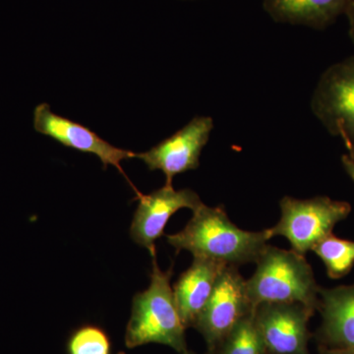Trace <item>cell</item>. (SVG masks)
Listing matches in <instances>:
<instances>
[{
  "label": "cell",
  "mask_w": 354,
  "mask_h": 354,
  "mask_svg": "<svg viewBox=\"0 0 354 354\" xmlns=\"http://www.w3.org/2000/svg\"><path fill=\"white\" fill-rule=\"evenodd\" d=\"M167 241L176 252L186 250L194 258H202L239 268L256 263L271 239L269 230L247 232L235 225L223 206L203 204L180 232L167 234Z\"/></svg>",
  "instance_id": "6da1fadb"
},
{
  "label": "cell",
  "mask_w": 354,
  "mask_h": 354,
  "mask_svg": "<svg viewBox=\"0 0 354 354\" xmlns=\"http://www.w3.org/2000/svg\"><path fill=\"white\" fill-rule=\"evenodd\" d=\"M246 281L253 308L264 304H300L312 312L319 308L320 286L311 266L293 250L268 245Z\"/></svg>",
  "instance_id": "7a4b0ae2"
},
{
  "label": "cell",
  "mask_w": 354,
  "mask_h": 354,
  "mask_svg": "<svg viewBox=\"0 0 354 354\" xmlns=\"http://www.w3.org/2000/svg\"><path fill=\"white\" fill-rule=\"evenodd\" d=\"M150 286L133 298L131 318L128 322L125 344L134 348L147 344H160L186 351L185 326L177 310L171 279L174 270L162 272L157 256H153Z\"/></svg>",
  "instance_id": "3957f363"
},
{
  "label": "cell",
  "mask_w": 354,
  "mask_h": 354,
  "mask_svg": "<svg viewBox=\"0 0 354 354\" xmlns=\"http://www.w3.org/2000/svg\"><path fill=\"white\" fill-rule=\"evenodd\" d=\"M281 216L270 236H283L290 243L291 250L305 256L326 237L339 221L351 212V204L327 196L295 199L285 196L279 202Z\"/></svg>",
  "instance_id": "277c9868"
},
{
  "label": "cell",
  "mask_w": 354,
  "mask_h": 354,
  "mask_svg": "<svg viewBox=\"0 0 354 354\" xmlns=\"http://www.w3.org/2000/svg\"><path fill=\"white\" fill-rule=\"evenodd\" d=\"M311 109L330 135L354 148V55L324 71L312 95Z\"/></svg>",
  "instance_id": "5b68a950"
},
{
  "label": "cell",
  "mask_w": 354,
  "mask_h": 354,
  "mask_svg": "<svg viewBox=\"0 0 354 354\" xmlns=\"http://www.w3.org/2000/svg\"><path fill=\"white\" fill-rule=\"evenodd\" d=\"M246 290V281L239 268H223L208 304L198 317L195 327L211 349L223 341L235 325L254 311Z\"/></svg>",
  "instance_id": "8992f818"
},
{
  "label": "cell",
  "mask_w": 354,
  "mask_h": 354,
  "mask_svg": "<svg viewBox=\"0 0 354 354\" xmlns=\"http://www.w3.org/2000/svg\"><path fill=\"white\" fill-rule=\"evenodd\" d=\"M214 129L209 116H196L188 124L147 152L136 153L150 171H160L165 185L171 186L177 174L199 167L200 156Z\"/></svg>",
  "instance_id": "52a82bcc"
},
{
  "label": "cell",
  "mask_w": 354,
  "mask_h": 354,
  "mask_svg": "<svg viewBox=\"0 0 354 354\" xmlns=\"http://www.w3.org/2000/svg\"><path fill=\"white\" fill-rule=\"evenodd\" d=\"M34 128L39 134L50 137L62 145L81 153L97 156L104 169L109 165H113L127 178L136 195L139 194L140 191L133 185L121 167L122 160L136 158V153L114 147L90 128L53 113L50 104L46 102L35 109Z\"/></svg>",
  "instance_id": "ba28073f"
},
{
  "label": "cell",
  "mask_w": 354,
  "mask_h": 354,
  "mask_svg": "<svg viewBox=\"0 0 354 354\" xmlns=\"http://www.w3.org/2000/svg\"><path fill=\"white\" fill-rule=\"evenodd\" d=\"M135 200H138L139 205L133 216L130 235L138 245L148 249L152 257L157 256L156 241L164 235L169 218L180 209L194 212L203 205L195 191L176 190L172 185H165L148 195L140 192Z\"/></svg>",
  "instance_id": "9c48e42d"
},
{
  "label": "cell",
  "mask_w": 354,
  "mask_h": 354,
  "mask_svg": "<svg viewBox=\"0 0 354 354\" xmlns=\"http://www.w3.org/2000/svg\"><path fill=\"white\" fill-rule=\"evenodd\" d=\"M311 310L300 304H264L254 319L266 351L272 354H308Z\"/></svg>",
  "instance_id": "30bf717a"
},
{
  "label": "cell",
  "mask_w": 354,
  "mask_h": 354,
  "mask_svg": "<svg viewBox=\"0 0 354 354\" xmlns=\"http://www.w3.org/2000/svg\"><path fill=\"white\" fill-rule=\"evenodd\" d=\"M225 267L227 266L214 261L194 258L192 265L174 283L172 288L174 300L185 328L196 323Z\"/></svg>",
  "instance_id": "8fae6325"
},
{
  "label": "cell",
  "mask_w": 354,
  "mask_h": 354,
  "mask_svg": "<svg viewBox=\"0 0 354 354\" xmlns=\"http://www.w3.org/2000/svg\"><path fill=\"white\" fill-rule=\"evenodd\" d=\"M319 308L322 326L319 337L330 348L354 353V283L334 288H320Z\"/></svg>",
  "instance_id": "7c38bea8"
},
{
  "label": "cell",
  "mask_w": 354,
  "mask_h": 354,
  "mask_svg": "<svg viewBox=\"0 0 354 354\" xmlns=\"http://www.w3.org/2000/svg\"><path fill=\"white\" fill-rule=\"evenodd\" d=\"M348 0H263L274 22L324 30L346 12Z\"/></svg>",
  "instance_id": "4fadbf2b"
},
{
  "label": "cell",
  "mask_w": 354,
  "mask_h": 354,
  "mask_svg": "<svg viewBox=\"0 0 354 354\" xmlns=\"http://www.w3.org/2000/svg\"><path fill=\"white\" fill-rule=\"evenodd\" d=\"M332 279L346 277L354 266V241L339 239L334 234L324 239L313 248Z\"/></svg>",
  "instance_id": "5bb4252c"
},
{
  "label": "cell",
  "mask_w": 354,
  "mask_h": 354,
  "mask_svg": "<svg viewBox=\"0 0 354 354\" xmlns=\"http://www.w3.org/2000/svg\"><path fill=\"white\" fill-rule=\"evenodd\" d=\"M221 344L220 354H264V342L256 326L254 311L242 318Z\"/></svg>",
  "instance_id": "9a60e30c"
},
{
  "label": "cell",
  "mask_w": 354,
  "mask_h": 354,
  "mask_svg": "<svg viewBox=\"0 0 354 354\" xmlns=\"http://www.w3.org/2000/svg\"><path fill=\"white\" fill-rule=\"evenodd\" d=\"M67 349L68 354H111V341L101 328L84 326L71 335Z\"/></svg>",
  "instance_id": "2e32d148"
},
{
  "label": "cell",
  "mask_w": 354,
  "mask_h": 354,
  "mask_svg": "<svg viewBox=\"0 0 354 354\" xmlns=\"http://www.w3.org/2000/svg\"><path fill=\"white\" fill-rule=\"evenodd\" d=\"M344 143L346 150H348V153L342 157V165H344L346 174L351 176L354 183V148L351 144L346 143V142H344Z\"/></svg>",
  "instance_id": "e0dca14e"
},
{
  "label": "cell",
  "mask_w": 354,
  "mask_h": 354,
  "mask_svg": "<svg viewBox=\"0 0 354 354\" xmlns=\"http://www.w3.org/2000/svg\"><path fill=\"white\" fill-rule=\"evenodd\" d=\"M344 14H346L348 20L349 37H351V41L354 44V0H348Z\"/></svg>",
  "instance_id": "ac0fdd59"
},
{
  "label": "cell",
  "mask_w": 354,
  "mask_h": 354,
  "mask_svg": "<svg viewBox=\"0 0 354 354\" xmlns=\"http://www.w3.org/2000/svg\"><path fill=\"white\" fill-rule=\"evenodd\" d=\"M320 354H354L353 351L342 348H323Z\"/></svg>",
  "instance_id": "d6986e66"
},
{
  "label": "cell",
  "mask_w": 354,
  "mask_h": 354,
  "mask_svg": "<svg viewBox=\"0 0 354 354\" xmlns=\"http://www.w3.org/2000/svg\"><path fill=\"white\" fill-rule=\"evenodd\" d=\"M183 354H193V353H188V351H184Z\"/></svg>",
  "instance_id": "ffe728a7"
}]
</instances>
